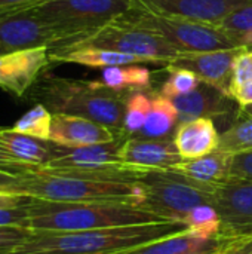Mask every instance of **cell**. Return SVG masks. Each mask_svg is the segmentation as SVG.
I'll return each instance as SVG.
<instances>
[{
	"mask_svg": "<svg viewBox=\"0 0 252 254\" xmlns=\"http://www.w3.org/2000/svg\"><path fill=\"white\" fill-rule=\"evenodd\" d=\"M0 144L18 161L37 168L48 165L59 152V146L53 141L31 137L13 128H0Z\"/></svg>",
	"mask_w": 252,
	"mask_h": 254,
	"instance_id": "ffe728a7",
	"label": "cell"
},
{
	"mask_svg": "<svg viewBox=\"0 0 252 254\" xmlns=\"http://www.w3.org/2000/svg\"><path fill=\"white\" fill-rule=\"evenodd\" d=\"M37 170V167L28 165L25 162L18 161L12 153H9L1 144H0V171L15 176V177H22L31 171Z\"/></svg>",
	"mask_w": 252,
	"mask_h": 254,
	"instance_id": "d6a6232c",
	"label": "cell"
},
{
	"mask_svg": "<svg viewBox=\"0 0 252 254\" xmlns=\"http://www.w3.org/2000/svg\"><path fill=\"white\" fill-rule=\"evenodd\" d=\"M31 201H33V196L22 195V193H13V192L0 190V208L25 207V205H30Z\"/></svg>",
	"mask_w": 252,
	"mask_h": 254,
	"instance_id": "d590c367",
	"label": "cell"
},
{
	"mask_svg": "<svg viewBox=\"0 0 252 254\" xmlns=\"http://www.w3.org/2000/svg\"><path fill=\"white\" fill-rule=\"evenodd\" d=\"M117 138H120V135H117L108 127L98 124L95 121L80 116L52 113L49 140L58 146L85 147L92 144L110 143Z\"/></svg>",
	"mask_w": 252,
	"mask_h": 254,
	"instance_id": "9a60e30c",
	"label": "cell"
},
{
	"mask_svg": "<svg viewBox=\"0 0 252 254\" xmlns=\"http://www.w3.org/2000/svg\"><path fill=\"white\" fill-rule=\"evenodd\" d=\"M135 9L168 15L181 16L193 21L218 25L227 15L252 4V0H132Z\"/></svg>",
	"mask_w": 252,
	"mask_h": 254,
	"instance_id": "7c38bea8",
	"label": "cell"
},
{
	"mask_svg": "<svg viewBox=\"0 0 252 254\" xmlns=\"http://www.w3.org/2000/svg\"><path fill=\"white\" fill-rule=\"evenodd\" d=\"M232 97L238 101V104L241 107H250L252 106V82H250L248 85L239 88L236 92L232 94Z\"/></svg>",
	"mask_w": 252,
	"mask_h": 254,
	"instance_id": "74e56055",
	"label": "cell"
},
{
	"mask_svg": "<svg viewBox=\"0 0 252 254\" xmlns=\"http://www.w3.org/2000/svg\"><path fill=\"white\" fill-rule=\"evenodd\" d=\"M224 243L226 240L198 237L186 229L183 232L114 254H214L220 252Z\"/></svg>",
	"mask_w": 252,
	"mask_h": 254,
	"instance_id": "d6986e66",
	"label": "cell"
},
{
	"mask_svg": "<svg viewBox=\"0 0 252 254\" xmlns=\"http://www.w3.org/2000/svg\"><path fill=\"white\" fill-rule=\"evenodd\" d=\"M49 58L50 63H73L91 68H107L114 65L140 63V60L135 58L134 55L102 49V48H89V46L49 49Z\"/></svg>",
	"mask_w": 252,
	"mask_h": 254,
	"instance_id": "7402d4cb",
	"label": "cell"
},
{
	"mask_svg": "<svg viewBox=\"0 0 252 254\" xmlns=\"http://www.w3.org/2000/svg\"><path fill=\"white\" fill-rule=\"evenodd\" d=\"M43 0H0V15L33 9Z\"/></svg>",
	"mask_w": 252,
	"mask_h": 254,
	"instance_id": "8d00e7d4",
	"label": "cell"
},
{
	"mask_svg": "<svg viewBox=\"0 0 252 254\" xmlns=\"http://www.w3.org/2000/svg\"><path fill=\"white\" fill-rule=\"evenodd\" d=\"M244 48L245 46L205 52H180L169 64H166V67L186 68L195 73L201 82L215 86L229 94L233 65L236 57Z\"/></svg>",
	"mask_w": 252,
	"mask_h": 254,
	"instance_id": "4fadbf2b",
	"label": "cell"
},
{
	"mask_svg": "<svg viewBox=\"0 0 252 254\" xmlns=\"http://www.w3.org/2000/svg\"><path fill=\"white\" fill-rule=\"evenodd\" d=\"M77 46L102 48L123 52L128 55H134L140 60V63L147 61L169 64L180 54V51L168 40H165L160 34L131 21L128 13L107 24L89 37L65 48Z\"/></svg>",
	"mask_w": 252,
	"mask_h": 254,
	"instance_id": "ba28073f",
	"label": "cell"
},
{
	"mask_svg": "<svg viewBox=\"0 0 252 254\" xmlns=\"http://www.w3.org/2000/svg\"><path fill=\"white\" fill-rule=\"evenodd\" d=\"M7 192L22 193L36 199L56 202H131L143 204L146 199L144 185L100 182L70 174H61L37 168L22 177L7 189Z\"/></svg>",
	"mask_w": 252,
	"mask_h": 254,
	"instance_id": "277c9868",
	"label": "cell"
},
{
	"mask_svg": "<svg viewBox=\"0 0 252 254\" xmlns=\"http://www.w3.org/2000/svg\"><path fill=\"white\" fill-rule=\"evenodd\" d=\"M238 46H245V48H252V31L244 33L236 39Z\"/></svg>",
	"mask_w": 252,
	"mask_h": 254,
	"instance_id": "ab89813d",
	"label": "cell"
},
{
	"mask_svg": "<svg viewBox=\"0 0 252 254\" xmlns=\"http://www.w3.org/2000/svg\"><path fill=\"white\" fill-rule=\"evenodd\" d=\"M59 36L52 49L74 45L135 9L132 0H43L33 7Z\"/></svg>",
	"mask_w": 252,
	"mask_h": 254,
	"instance_id": "5b68a950",
	"label": "cell"
},
{
	"mask_svg": "<svg viewBox=\"0 0 252 254\" xmlns=\"http://www.w3.org/2000/svg\"><path fill=\"white\" fill-rule=\"evenodd\" d=\"M28 211L30 229L49 232L94 231L166 220L141 204L131 202H56L33 198Z\"/></svg>",
	"mask_w": 252,
	"mask_h": 254,
	"instance_id": "3957f363",
	"label": "cell"
},
{
	"mask_svg": "<svg viewBox=\"0 0 252 254\" xmlns=\"http://www.w3.org/2000/svg\"><path fill=\"white\" fill-rule=\"evenodd\" d=\"M218 150L230 155L252 152V109L239 107L230 127L220 134Z\"/></svg>",
	"mask_w": 252,
	"mask_h": 254,
	"instance_id": "d4e9b609",
	"label": "cell"
},
{
	"mask_svg": "<svg viewBox=\"0 0 252 254\" xmlns=\"http://www.w3.org/2000/svg\"><path fill=\"white\" fill-rule=\"evenodd\" d=\"M119 159L126 165L144 170H166L184 161L174 140L141 137L123 138L119 149Z\"/></svg>",
	"mask_w": 252,
	"mask_h": 254,
	"instance_id": "2e32d148",
	"label": "cell"
},
{
	"mask_svg": "<svg viewBox=\"0 0 252 254\" xmlns=\"http://www.w3.org/2000/svg\"><path fill=\"white\" fill-rule=\"evenodd\" d=\"M180 122L198 118H224L236 115L239 110L238 101L227 92L201 82V85L190 94L172 98Z\"/></svg>",
	"mask_w": 252,
	"mask_h": 254,
	"instance_id": "e0dca14e",
	"label": "cell"
},
{
	"mask_svg": "<svg viewBox=\"0 0 252 254\" xmlns=\"http://www.w3.org/2000/svg\"><path fill=\"white\" fill-rule=\"evenodd\" d=\"M59 36L34 9L0 15V55L58 45Z\"/></svg>",
	"mask_w": 252,
	"mask_h": 254,
	"instance_id": "30bf717a",
	"label": "cell"
},
{
	"mask_svg": "<svg viewBox=\"0 0 252 254\" xmlns=\"http://www.w3.org/2000/svg\"><path fill=\"white\" fill-rule=\"evenodd\" d=\"M220 250H221V249H220ZM214 254H218V252H217V253H214Z\"/></svg>",
	"mask_w": 252,
	"mask_h": 254,
	"instance_id": "60d3db41",
	"label": "cell"
},
{
	"mask_svg": "<svg viewBox=\"0 0 252 254\" xmlns=\"http://www.w3.org/2000/svg\"><path fill=\"white\" fill-rule=\"evenodd\" d=\"M174 144L184 161L215 152L220 144V134L214 119L198 118L180 122L174 134Z\"/></svg>",
	"mask_w": 252,
	"mask_h": 254,
	"instance_id": "ac0fdd59",
	"label": "cell"
},
{
	"mask_svg": "<svg viewBox=\"0 0 252 254\" xmlns=\"http://www.w3.org/2000/svg\"><path fill=\"white\" fill-rule=\"evenodd\" d=\"M122 141L123 138L120 137L110 143L92 144L85 147L59 146L58 156L52 159L48 165L40 168L89 180L140 183L151 170L123 164L119 159V149Z\"/></svg>",
	"mask_w": 252,
	"mask_h": 254,
	"instance_id": "8992f818",
	"label": "cell"
},
{
	"mask_svg": "<svg viewBox=\"0 0 252 254\" xmlns=\"http://www.w3.org/2000/svg\"><path fill=\"white\" fill-rule=\"evenodd\" d=\"M230 179L252 182V152L233 155Z\"/></svg>",
	"mask_w": 252,
	"mask_h": 254,
	"instance_id": "e575fe53",
	"label": "cell"
},
{
	"mask_svg": "<svg viewBox=\"0 0 252 254\" xmlns=\"http://www.w3.org/2000/svg\"><path fill=\"white\" fill-rule=\"evenodd\" d=\"M49 63L48 48L0 55V88L15 97H24Z\"/></svg>",
	"mask_w": 252,
	"mask_h": 254,
	"instance_id": "5bb4252c",
	"label": "cell"
},
{
	"mask_svg": "<svg viewBox=\"0 0 252 254\" xmlns=\"http://www.w3.org/2000/svg\"><path fill=\"white\" fill-rule=\"evenodd\" d=\"M28 92L30 100L43 104L50 113L86 118L125 137L126 100L120 97V92L100 88L95 82H83L53 74H42Z\"/></svg>",
	"mask_w": 252,
	"mask_h": 254,
	"instance_id": "7a4b0ae2",
	"label": "cell"
},
{
	"mask_svg": "<svg viewBox=\"0 0 252 254\" xmlns=\"http://www.w3.org/2000/svg\"><path fill=\"white\" fill-rule=\"evenodd\" d=\"M50 125H52V113L43 104L37 103L33 109H30L15 122L13 129L31 137L49 140Z\"/></svg>",
	"mask_w": 252,
	"mask_h": 254,
	"instance_id": "83f0119b",
	"label": "cell"
},
{
	"mask_svg": "<svg viewBox=\"0 0 252 254\" xmlns=\"http://www.w3.org/2000/svg\"><path fill=\"white\" fill-rule=\"evenodd\" d=\"M31 234V229L0 226V254H10Z\"/></svg>",
	"mask_w": 252,
	"mask_h": 254,
	"instance_id": "1f68e13d",
	"label": "cell"
},
{
	"mask_svg": "<svg viewBox=\"0 0 252 254\" xmlns=\"http://www.w3.org/2000/svg\"><path fill=\"white\" fill-rule=\"evenodd\" d=\"M177 121H180V116L174 101L162 94H154L151 97V109L147 121L143 129L134 137L154 140L166 138L177 125Z\"/></svg>",
	"mask_w": 252,
	"mask_h": 254,
	"instance_id": "603a6c76",
	"label": "cell"
},
{
	"mask_svg": "<svg viewBox=\"0 0 252 254\" xmlns=\"http://www.w3.org/2000/svg\"><path fill=\"white\" fill-rule=\"evenodd\" d=\"M141 183L146 189V199L141 205L166 220L184 222L195 207L214 204L215 186L199 183L171 168L151 170Z\"/></svg>",
	"mask_w": 252,
	"mask_h": 254,
	"instance_id": "52a82bcc",
	"label": "cell"
},
{
	"mask_svg": "<svg viewBox=\"0 0 252 254\" xmlns=\"http://www.w3.org/2000/svg\"><path fill=\"white\" fill-rule=\"evenodd\" d=\"M252 82V48H244L236 57L233 65L232 82L229 86V94L232 95L239 88Z\"/></svg>",
	"mask_w": 252,
	"mask_h": 254,
	"instance_id": "4dcf8cb0",
	"label": "cell"
},
{
	"mask_svg": "<svg viewBox=\"0 0 252 254\" xmlns=\"http://www.w3.org/2000/svg\"><path fill=\"white\" fill-rule=\"evenodd\" d=\"M97 86L105 88L114 92L122 91H141L144 88H150L151 73L149 68L134 64L126 65H114L104 68L101 79L94 80Z\"/></svg>",
	"mask_w": 252,
	"mask_h": 254,
	"instance_id": "cb8c5ba5",
	"label": "cell"
},
{
	"mask_svg": "<svg viewBox=\"0 0 252 254\" xmlns=\"http://www.w3.org/2000/svg\"><path fill=\"white\" fill-rule=\"evenodd\" d=\"M150 109H151V98H149L141 91H132L126 98L123 134L129 137L137 135L144 127Z\"/></svg>",
	"mask_w": 252,
	"mask_h": 254,
	"instance_id": "4316f807",
	"label": "cell"
},
{
	"mask_svg": "<svg viewBox=\"0 0 252 254\" xmlns=\"http://www.w3.org/2000/svg\"><path fill=\"white\" fill-rule=\"evenodd\" d=\"M18 177L15 176H10V174H6V173H1L0 171V190H4L7 192V189L16 182Z\"/></svg>",
	"mask_w": 252,
	"mask_h": 254,
	"instance_id": "f35d334b",
	"label": "cell"
},
{
	"mask_svg": "<svg viewBox=\"0 0 252 254\" xmlns=\"http://www.w3.org/2000/svg\"><path fill=\"white\" fill-rule=\"evenodd\" d=\"M0 226H15L30 229L28 205L16 208H0Z\"/></svg>",
	"mask_w": 252,
	"mask_h": 254,
	"instance_id": "836d02e7",
	"label": "cell"
},
{
	"mask_svg": "<svg viewBox=\"0 0 252 254\" xmlns=\"http://www.w3.org/2000/svg\"><path fill=\"white\" fill-rule=\"evenodd\" d=\"M187 229L180 220H162L94 231H31L10 254H114Z\"/></svg>",
	"mask_w": 252,
	"mask_h": 254,
	"instance_id": "6da1fadb",
	"label": "cell"
},
{
	"mask_svg": "<svg viewBox=\"0 0 252 254\" xmlns=\"http://www.w3.org/2000/svg\"><path fill=\"white\" fill-rule=\"evenodd\" d=\"M232 159L233 155L217 149L215 152L208 153L205 156L181 161L171 170L199 183L217 186L230 180Z\"/></svg>",
	"mask_w": 252,
	"mask_h": 254,
	"instance_id": "44dd1931",
	"label": "cell"
},
{
	"mask_svg": "<svg viewBox=\"0 0 252 254\" xmlns=\"http://www.w3.org/2000/svg\"><path fill=\"white\" fill-rule=\"evenodd\" d=\"M217 27L226 31L236 42L241 34L252 31V4L236 9L235 12L227 15Z\"/></svg>",
	"mask_w": 252,
	"mask_h": 254,
	"instance_id": "f546056e",
	"label": "cell"
},
{
	"mask_svg": "<svg viewBox=\"0 0 252 254\" xmlns=\"http://www.w3.org/2000/svg\"><path fill=\"white\" fill-rule=\"evenodd\" d=\"M250 107H251V109H252V106H250Z\"/></svg>",
	"mask_w": 252,
	"mask_h": 254,
	"instance_id": "b9f144b4",
	"label": "cell"
},
{
	"mask_svg": "<svg viewBox=\"0 0 252 254\" xmlns=\"http://www.w3.org/2000/svg\"><path fill=\"white\" fill-rule=\"evenodd\" d=\"M221 219V240L252 234V182L233 180L217 185L212 204Z\"/></svg>",
	"mask_w": 252,
	"mask_h": 254,
	"instance_id": "8fae6325",
	"label": "cell"
},
{
	"mask_svg": "<svg viewBox=\"0 0 252 254\" xmlns=\"http://www.w3.org/2000/svg\"><path fill=\"white\" fill-rule=\"evenodd\" d=\"M166 70L169 71V77L163 83L160 94L171 98V100L181 97V95H187V94L193 92L201 85L199 77L186 68L166 67Z\"/></svg>",
	"mask_w": 252,
	"mask_h": 254,
	"instance_id": "f1b7e54d",
	"label": "cell"
},
{
	"mask_svg": "<svg viewBox=\"0 0 252 254\" xmlns=\"http://www.w3.org/2000/svg\"><path fill=\"white\" fill-rule=\"evenodd\" d=\"M187 229L198 237L220 238L221 219L217 208L212 204H201L187 213L184 217Z\"/></svg>",
	"mask_w": 252,
	"mask_h": 254,
	"instance_id": "484cf974",
	"label": "cell"
},
{
	"mask_svg": "<svg viewBox=\"0 0 252 254\" xmlns=\"http://www.w3.org/2000/svg\"><path fill=\"white\" fill-rule=\"evenodd\" d=\"M131 21L156 31L180 52H205L236 48V42L220 27L181 16H168L134 9Z\"/></svg>",
	"mask_w": 252,
	"mask_h": 254,
	"instance_id": "9c48e42d",
	"label": "cell"
}]
</instances>
